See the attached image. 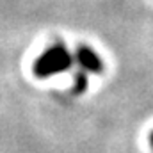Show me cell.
Returning a JSON list of instances; mask_svg holds the SVG:
<instances>
[{"label": "cell", "mask_w": 153, "mask_h": 153, "mask_svg": "<svg viewBox=\"0 0 153 153\" xmlns=\"http://www.w3.org/2000/svg\"><path fill=\"white\" fill-rule=\"evenodd\" d=\"M71 66H73V53L62 41H55L34 61L32 71L38 78H48L57 73L68 71Z\"/></svg>", "instance_id": "cell-1"}, {"label": "cell", "mask_w": 153, "mask_h": 153, "mask_svg": "<svg viewBox=\"0 0 153 153\" xmlns=\"http://www.w3.org/2000/svg\"><path fill=\"white\" fill-rule=\"evenodd\" d=\"M73 61L78 62L82 71H87V73H93V75H100L105 70L102 57L89 45H78L76 46L75 53H73Z\"/></svg>", "instance_id": "cell-2"}, {"label": "cell", "mask_w": 153, "mask_h": 153, "mask_svg": "<svg viewBox=\"0 0 153 153\" xmlns=\"http://www.w3.org/2000/svg\"><path fill=\"white\" fill-rule=\"evenodd\" d=\"M87 85H89V78L85 76V71H78L73 76V93L75 94H84L87 91Z\"/></svg>", "instance_id": "cell-3"}, {"label": "cell", "mask_w": 153, "mask_h": 153, "mask_svg": "<svg viewBox=\"0 0 153 153\" xmlns=\"http://www.w3.org/2000/svg\"><path fill=\"white\" fill-rule=\"evenodd\" d=\"M150 139H153V132H152V135H150Z\"/></svg>", "instance_id": "cell-4"}, {"label": "cell", "mask_w": 153, "mask_h": 153, "mask_svg": "<svg viewBox=\"0 0 153 153\" xmlns=\"http://www.w3.org/2000/svg\"><path fill=\"white\" fill-rule=\"evenodd\" d=\"M150 143H152V146H153V139H150Z\"/></svg>", "instance_id": "cell-5"}]
</instances>
